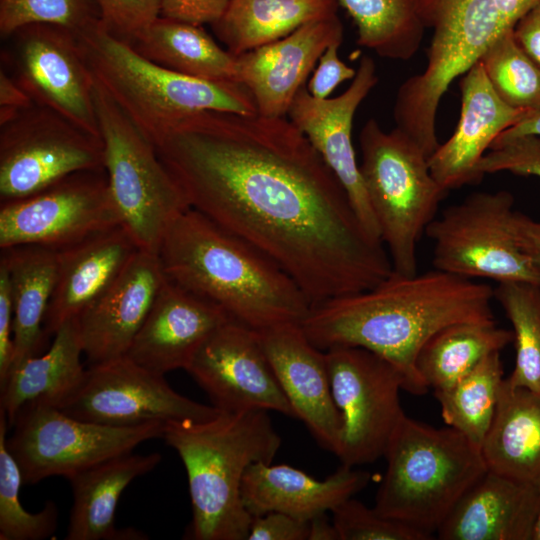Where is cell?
Segmentation results:
<instances>
[{
	"mask_svg": "<svg viewBox=\"0 0 540 540\" xmlns=\"http://www.w3.org/2000/svg\"><path fill=\"white\" fill-rule=\"evenodd\" d=\"M149 61L205 80L236 81V56L199 25L159 16L131 45Z\"/></svg>",
	"mask_w": 540,
	"mask_h": 540,
	"instance_id": "1f68e13d",
	"label": "cell"
},
{
	"mask_svg": "<svg viewBox=\"0 0 540 540\" xmlns=\"http://www.w3.org/2000/svg\"><path fill=\"white\" fill-rule=\"evenodd\" d=\"M377 82L376 64L370 56L364 55L355 77L342 94L315 98L304 85L295 95L287 115L341 182L367 233L381 241L352 143L355 112Z\"/></svg>",
	"mask_w": 540,
	"mask_h": 540,
	"instance_id": "ac0fdd59",
	"label": "cell"
},
{
	"mask_svg": "<svg viewBox=\"0 0 540 540\" xmlns=\"http://www.w3.org/2000/svg\"><path fill=\"white\" fill-rule=\"evenodd\" d=\"M77 38L94 80L151 142L199 112L258 114L243 84L195 78L155 64L110 34L100 20Z\"/></svg>",
	"mask_w": 540,
	"mask_h": 540,
	"instance_id": "5b68a950",
	"label": "cell"
},
{
	"mask_svg": "<svg viewBox=\"0 0 540 540\" xmlns=\"http://www.w3.org/2000/svg\"><path fill=\"white\" fill-rule=\"evenodd\" d=\"M522 135L540 136V109L528 111L518 122L502 132L496 140Z\"/></svg>",
	"mask_w": 540,
	"mask_h": 540,
	"instance_id": "f907efd6",
	"label": "cell"
},
{
	"mask_svg": "<svg viewBox=\"0 0 540 540\" xmlns=\"http://www.w3.org/2000/svg\"><path fill=\"white\" fill-rule=\"evenodd\" d=\"M158 255L170 281L255 331L301 324L311 309L275 261L191 207L170 224Z\"/></svg>",
	"mask_w": 540,
	"mask_h": 540,
	"instance_id": "3957f363",
	"label": "cell"
},
{
	"mask_svg": "<svg viewBox=\"0 0 540 540\" xmlns=\"http://www.w3.org/2000/svg\"><path fill=\"white\" fill-rule=\"evenodd\" d=\"M103 27L132 45L160 16V0H95Z\"/></svg>",
	"mask_w": 540,
	"mask_h": 540,
	"instance_id": "b9f144b4",
	"label": "cell"
},
{
	"mask_svg": "<svg viewBox=\"0 0 540 540\" xmlns=\"http://www.w3.org/2000/svg\"><path fill=\"white\" fill-rule=\"evenodd\" d=\"M7 417L0 409V540H42L54 534L58 509L49 500L36 513L26 511L19 499L22 474L7 446Z\"/></svg>",
	"mask_w": 540,
	"mask_h": 540,
	"instance_id": "8d00e7d4",
	"label": "cell"
},
{
	"mask_svg": "<svg viewBox=\"0 0 540 540\" xmlns=\"http://www.w3.org/2000/svg\"><path fill=\"white\" fill-rule=\"evenodd\" d=\"M461 109L452 136L428 158L431 174L447 192L479 182L477 167L497 137L529 110L503 102L477 61L460 82Z\"/></svg>",
	"mask_w": 540,
	"mask_h": 540,
	"instance_id": "603a6c76",
	"label": "cell"
},
{
	"mask_svg": "<svg viewBox=\"0 0 540 540\" xmlns=\"http://www.w3.org/2000/svg\"><path fill=\"white\" fill-rule=\"evenodd\" d=\"M531 540H540V509L533 525Z\"/></svg>",
	"mask_w": 540,
	"mask_h": 540,
	"instance_id": "f5cc1de1",
	"label": "cell"
},
{
	"mask_svg": "<svg viewBox=\"0 0 540 540\" xmlns=\"http://www.w3.org/2000/svg\"><path fill=\"white\" fill-rule=\"evenodd\" d=\"M513 195L476 192L446 208L425 233L435 269L468 279L540 286V270L519 247L512 228Z\"/></svg>",
	"mask_w": 540,
	"mask_h": 540,
	"instance_id": "8fae6325",
	"label": "cell"
},
{
	"mask_svg": "<svg viewBox=\"0 0 540 540\" xmlns=\"http://www.w3.org/2000/svg\"><path fill=\"white\" fill-rule=\"evenodd\" d=\"M165 423L110 426L83 421L58 407L31 401L21 407L10 426L7 446L23 484L51 476H71L103 461L131 453L139 444L162 438Z\"/></svg>",
	"mask_w": 540,
	"mask_h": 540,
	"instance_id": "30bf717a",
	"label": "cell"
},
{
	"mask_svg": "<svg viewBox=\"0 0 540 540\" xmlns=\"http://www.w3.org/2000/svg\"><path fill=\"white\" fill-rule=\"evenodd\" d=\"M500 352L483 359L448 389L436 391L444 422L481 449L504 381Z\"/></svg>",
	"mask_w": 540,
	"mask_h": 540,
	"instance_id": "e575fe53",
	"label": "cell"
},
{
	"mask_svg": "<svg viewBox=\"0 0 540 540\" xmlns=\"http://www.w3.org/2000/svg\"><path fill=\"white\" fill-rule=\"evenodd\" d=\"M0 262L7 268L14 301L11 371L27 358L41 354L46 344L44 319L57 280L58 250L12 246L1 249Z\"/></svg>",
	"mask_w": 540,
	"mask_h": 540,
	"instance_id": "f1b7e54d",
	"label": "cell"
},
{
	"mask_svg": "<svg viewBox=\"0 0 540 540\" xmlns=\"http://www.w3.org/2000/svg\"><path fill=\"white\" fill-rule=\"evenodd\" d=\"M384 457L386 471L374 508L431 538L469 489L487 472L481 449L448 426L404 416Z\"/></svg>",
	"mask_w": 540,
	"mask_h": 540,
	"instance_id": "8992f818",
	"label": "cell"
},
{
	"mask_svg": "<svg viewBox=\"0 0 540 540\" xmlns=\"http://www.w3.org/2000/svg\"><path fill=\"white\" fill-rule=\"evenodd\" d=\"M340 540H427L414 527L386 517L352 497L332 511Z\"/></svg>",
	"mask_w": 540,
	"mask_h": 540,
	"instance_id": "ab89813d",
	"label": "cell"
},
{
	"mask_svg": "<svg viewBox=\"0 0 540 540\" xmlns=\"http://www.w3.org/2000/svg\"><path fill=\"white\" fill-rule=\"evenodd\" d=\"M540 489L487 470L437 530L442 540H531Z\"/></svg>",
	"mask_w": 540,
	"mask_h": 540,
	"instance_id": "484cf974",
	"label": "cell"
},
{
	"mask_svg": "<svg viewBox=\"0 0 540 540\" xmlns=\"http://www.w3.org/2000/svg\"><path fill=\"white\" fill-rule=\"evenodd\" d=\"M121 225L106 171H79L30 196L1 202L0 248L61 250Z\"/></svg>",
	"mask_w": 540,
	"mask_h": 540,
	"instance_id": "5bb4252c",
	"label": "cell"
},
{
	"mask_svg": "<svg viewBox=\"0 0 540 540\" xmlns=\"http://www.w3.org/2000/svg\"><path fill=\"white\" fill-rule=\"evenodd\" d=\"M357 28V44L391 60H410L426 26L418 0H337Z\"/></svg>",
	"mask_w": 540,
	"mask_h": 540,
	"instance_id": "836d02e7",
	"label": "cell"
},
{
	"mask_svg": "<svg viewBox=\"0 0 540 540\" xmlns=\"http://www.w3.org/2000/svg\"><path fill=\"white\" fill-rule=\"evenodd\" d=\"M340 46L332 44L320 56L318 65L306 84L313 97L328 98L339 84L355 77L356 70L347 66L338 56Z\"/></svg>",
	"mask_w": 540,
	"mask_h": 540,
	"instance_id": "7bdbcfd3",
	"label": "cell"
},
{
	"mask_svg": "<svg viewBox=\"0 0 540 540\" xmlns=\"http://www.w3.org/2000/svg\"><path fill=\"white\" fill-rule=\"evenodd\" d=\"M56 407L83 421L120 427L202 422L221 412L179 394L164 375L127 355L90 365L79 386Z\"/></svg>",
	"mask_w": 540,
	"mask_h": 540,
	"instance_id": "9a60e30c",
	"label": "cell"
},
{
	"mask_svg": "<svg viewBox=\"0 0 540 540\" xmlns=\"http://www.w3.org/2000/svg\"><path fill=\"white\" fill-rule=\"evenodd\" d=\"M186 371L221 412L264 410L294 417L257 331L234 319L210 335Z\"/></svg>",
	"mask_w": 540,
	"mask_h": 540,
	"instance_id": "e0dca14e",
	"label": "cell"
},
{
	"mask_svg": "<svg viewBox=\"0 0 540 540\" xmlns=\"http://www.w3.org/2000/svg\"><path fill=\"white\" fill-rule=\"evenodd\" d=\"M481 453L487 470L540 489V393L504 379Z\"/></svg>",
	"mask_w": 540,
	"mask_h": 540,
	"instance_id": "83f0119b",
	"label": "cell"
},
{
	"mask_svg": "<svg viewBox=\"0 0 540 540\" xmlns=\"http://www.w3.org/2000/svg\"><path fill=\"white\" fill-rule=\"evenodd\" d=\"M343 32L337 14L309 22L284 38L237 55V82L251 93L258 114L285 117L323 52L332 44H342Z\"/></svg>",
	"mask_w": 540,
	"mask_h": 540,
	"instance_id": "ffe728a7",
	"label": "cell"
},
{
	"mask_svg": "<svg viewBox=\"0 0 540 540\" xmlns=\"http://www.w3.org/2000/svg\"><path fill=\"white\" fill-rule=\"evenodd\" d=\"M511 342L513 332L498 327L495 321L451 324L423 345L416 367L428 389L445 390Z\"/></svg>",
	"mask_w": 540,
	"mask_h": 540,
	"instance_id": "d6a6232c",
	"label": "cell"
},
{
	"mask_svg": "<svg viewBox=\"0 0 540 540\" xmlns=\"http://www.w3.org/2000/svg\"><path fill=\"white\" fill-rule=\"evenodd\" d=\"M166 280L158 253L139 249L113 284L77 317L90 365L127 354Z\"/></svg>",
	"mask_w": 540,
	"mask_h": 540,
	"instance_id": "44dd1931",
	"label": "cell"
},
{
	"mask_svg": "<svg viewBox=\"0 0 540 540\" xmlns=\"http://www.w3.org/2000/svg\"><path fill=\"white\" fill-rule=\"evenodd\" d=\"M494 299L513 327L515 366L505 380L512 387L540 393V286L524 282L498 283Z\"/></svg>",
	"mask_w": 540,
	"mask_h": 540,
	"instance_id": "d590c367",
	"label": "cell"
},
{
	"mask_svg": "<svg viewBox=\"0 0 540 540\" xmlns=\"http://www.w3.org/2000/svg\"><path fill=\"white\" fill-rule=\"evenodd\" d=\"M337 0H230L212 29L237 56L284 38L299 27L338 14Z\"/></svg>",
	"mask_w": 540,
	"mask_h": 540,
	"instance_id": "4dcf8cb0",
	"label": "cell"
},
{
	"mask_svg": "<svg viewBox=\"0 0 540 540\" xmlns=\"http://www.w3.org/2000/svg\"><path fill=\"white\" fill-rule=\"evenodd\" d=\"M361 177L393 271L418 272L417 246L448 193L431 174L428 156L400 129L374 118L359 134Z\"/></svg>",
	"mask_w": 540,
	"mask_h": 540,
	"instance_id": "52a82bcc",
	"label": "cell"
},
{
	"mask_svg": "<svg viewBox=\"0 0 540 540\" xmlns=\"http://www.w3.org/2000/svg\"><path fill=\"white\" fill-rule=\"evenodd\" d=\"M479 61L503 102L522 110L540 109V67L519 46L513 30L496 40Z\"/></svg>",
	"mask_w": 540,
	"mask_h": 540,
	"instance_id": "74e56055",
	"label": "cell"
},
{
	"mask_svg": "<svg viewBox=\"0 0 540 540\" xmlns=\"http://www.w3.org/2000/svg\"><path fill=\"white\" fill-rule=\"evenodd\" d=\"M370 479L369 472L343 464L326 479L318 480L286 464L258 462L244 474L241 497L252 516L281 512L309 521L353 497Z\"/></svg>",
	"mask_w": 540,
	"mask_h": 540,
	"instance_id": "d4e9b609",
	"label": "cell"
},
{
	"mask_svg": "<svg viewBox=\"0 0 540 540\" xmlns=\"http://www.w3.org/2000/svg\"><path fill=\"white\" fill-rule=\"evenodd\" d=\"M512 228L519 247L540 270V222L515 211Z\"/></svg>",
	"mask_w": 540,
	"mask_h": 540,
	"instance_id": "c3c4849f",
	"label": "cell"
},
{
	"mask_svg": "<svg viewBox=\"0 0 540 540\" xmlns=\"http://www.w3.org/2000/svg\"><path fill=\"white\" fill-rule=\"evenodd\" d=\"M309 521L281 512L253 516L247 540H308Z\"/></svg>",
	"mask_w": 540,
	"mask_h": 540,
	"instance_id": "ee69618b",
	"label": "cell"
},
{
	"mask_svg": "<svg viewBox=\"0 0 540 540\" xmlns=\"http://www.w3.org/2000/svg\"><path fill=\"white\" fill-rule=\"evenodd\" d=\"M257 334L294 417L322 448L337 456L343 421L332 396L325 351L309 341L301 324H284Z\"/></svg>",
	"mask_w": 540,
	"mask_h": 540,
	"instance_id": "d6986e66",
	"label": "cell"
},
{
	"mask_svg": "<svg viewBox=\"0 0 540 540\" xmlns=\"http://www.w3.org/2000/svg\"><path fill=\"white\" fill-rule=\"evenodd\" d=\"M539 0H418L432 39L425 69L406 79L396 101L411 119L432 124L451 83L466 73Z\"/></svg>",
	"mask_w": 540,
	"mask_h": 540,
	"instance_id": "ba28073f",
	"label": "cell"
},
{
	"mask_svg": "<svg viewBox=\"0 0 540 540\" xmlns=\"http://www.w3.org/2000/svg\"><path fill=\"white\" fill-rule=\"evenodd\" d=\"M181 458L189 485L194 540H247L253 516L241 485L253 463L271 464L281 437L268 411L220 412L207 421L170 422L162 437Z\"/></svg>",
	"mask_w": 540,
	"mask_h": 540,
	"instance_id": "277c9868",
	"label": "cell"
},
{
	"mask_svg": "<svg viewBox=\"0 0 540 540\" xmlns=\"http://www.w3.org/2000/svg\"><path fill=\"white\" fill-rule=\"evenodd\" d=\"M308 540H340L338 532L326 513L309 520Z\"/></svg>",
	"mask_w": 540,
	"mask_h": 540,
	"instance_id": "816d5d0a",
	"label": "cell"
},
{
	"mask_svg": "<svg viewBox=\"0 0 540 540\" xmlns=\"http://www.w3.org/2000/svg\"><path fill=\"white\" fill-rule=\"evenodd\" d=\"M230 319L219 305L167 278L126 355L161 375L186 370L202 344Z\"/></svg>",
	"mask_w": 540,
	"mask_h": 540,
	"instance_id": "7402d4cb",
	"label": "cell"
},
{
	"mask_svg": "<svg viewBox=\"0 0 540 540\" xmlns=\"http://www.w3.org/2000/svg\"><path fill=\"white\" fill-rule=\"evenodd\" d=\"M513 34L519 46L540 67V0L519 19Z\"/></svg>",
	"mask_w": 540,
	"mask_h": 540,
	"instance_id": "7dc6e473",
	"label": "cell"
},
{
	"mask_svg": "<svg viewBox=\"0 0 540 540\" xmlns=\"http://www.w3.org/2000/svg\"><path fill=\"white\" fill-rule=\"evenodd\" d=\"M138 250L123 225L58 250L57 280L44 319L46 334L53 335L95 302Z\"/></svg>",
	"mask_w": 540,
	"mask_h": 540,
	"instance_id": "cb8c5ba5",
	"label": "cell"
},
{
	"mask_svg": "<svg viewBox=\"0 0 540 540\" xmlns=\"http://www.w3.org/2000/svg\"><path fill=\"white\" fill-rule=\"evenodd\" d=\"M478 175L510 172L540 178V136L495 140L477 167Z\"/></svg>",
	"mask_w": 540,
	"mask_h": 540,
	"instance_id": "60d3db41",
	"label": "cell"
},
{
	"mask_svg": "<svg viewBox=\"0 0 540 540\" xmlns=\"http://www.w3.org/2000/svg\"><path fill=\"white\" fill-rule=\"evenodd\" d=\"M47 351L14 367L0 386V409L9 427L23 405L43 401L58 406L81 383L86 369L77 318L64 322L52 335Z\"/></svg>",
	"mask_w": 540,
	"mask_h": 540,
	"instance_id": "f546056e",
	"label": "cell"
},
{
	"mask_svg": "<svg viewBox=\"0 0 540 540\" xmlns=\"http://www.w3.org/2000/svg\"><path fill=\"white\" fill-rule=\"evenodd\" d=\"M14 301L9 274L0 262V386L4 384L11 368L14 345Z\"/></svg>",
	"mask_w": 540,
	"mask_h": 540,
	"instance_id": "bcb514c9",
	"label": "cell"
},
{
	"mask_svg": "<svg viewBox=\"0 0 540 540\" xmlns=\"http://www.w3.org/2000/svg\"><path fill=\"white\" fill-rule=\"evenodd\" d=\"M332 396L343 431L337 457L343 465L369 464L384 456L405 413L401 373L377 354L360 347L325 350Z\"/></svg>",
	"mask_w": 540,
	"mask_h": 540,
	"instance_id": "7c38bea8",
	"label": "cell"
},
{
	"mask_svg": "<svg viewBox=\"0 0 540 540\" xmlns=\"http://www.w3.org/2000/svg\"><path fill=\"white\" fill-rule=\"evenodd\" d=\"M230 0H160V16L193 25H212Z\"/></svg>",
	"mask_w": 540,
	"mask_h": 540,
	"instance_id": "f6af8a7d",
	"label": "cell"
},
{
	"mask_svg": "<svg viewBox=\"0 0 540 540\" xmlns=\"http://www.w3.org/2000/svg\"><path fill=\"white\" fill-rule=\"evenodd\" d=\"M32 105H34V102L29 94L4 67H1L0 106L23 110Z\"/></svg>",
	"mask_w": 540,
	"mask_h": 540,
	"instance_id": "681fc988",
	"label": "cell"
},
{
	"mask_svg": "<svg viewBox=\"0 0 540 540\" xmlns=\"http://www.w3.org/2000/svg\"><path fill=\"white\" fill-rule=\"evenodd\" d=\"M152 143L190 207L275 261L311 307L392 274L385 246L289 119L204 111Z\"/></svg>",
	"mask_w": 540,
	"mask_h": 540,
	"instance_id": "6da1fadb",
	"label": "cell"
},
{
	"mask_svg": "<svg viewBox=\"0 0 540 540\" xmlns=\"http://www.w3.org/2000/svg\"><path fill=\"white\" fill-rule=\"evenodd\" d=\"M494 289L438 269L396 272L375 287L312 306L301 323L309 341L325 351L348 346L369 350L392 364L404 390L421 395L417 356L438 331L460 322H492Z\"/></svg>",
	"mask_w": 540,
	"mask_h": 540,
	"instance_id": "7a4b0ae2",
	"label": "cell"
},
{
	"mask_svg": "<svg viewBox=\"0 0 540 540\" xmlns=\"http://www.w3.org/2000/svg\"><path fill=\"white\" fill-rule=\"evenodd\" d=\"M99 20L95 0H0V34L4 39L33 23L62 26L77 35Z\"/></svg>",
	"mask_w": 540,
	"mask_h": 540,
	"instance_id": "f35d334b",
	"label": "cell"
},
{
	"mask_svg": "<svg viewBox=\"0 0 540 540\" xmlns=\"http://www.w3.org/2000/svg\"><path fill=\"white\" fill-rule=\"evenodd\" d=\"M162 456L127 453L103 461L68 478L73 493L66 540H146L134 528L117 529L119 498L137 477L156 468Z\"/></svg>",
	"mask_w": 540,
	"mask_h": 540,
	"instance_id": "4316f807",
	"label": "cell"
},
{
	"mask_svg": "<svg viewBox=\"0 0 540 540\" xmlns=\"http://www.w3.org/2000/svg\"><path fill=\"white\" fill-rule=\"evenodd\" d=\"M6 39L11 42L10 74L34 104L100 136L93 97L95 82L77 35L62 26L33 23Z\"/></svg>",
	"mask_w": 540,
	"mask_h": 540,
	"instance_id": "2e32d148",
	"label": "cell"
},
{
	"mask_svg": "<svg viewBox=\"0 0 540 540\" xmlns=\"http://www.w3.org/2000/svg\"><path fill=\"white\" fill-rule=\"evenodd\" d=\"M105 170L101 136L39 106L0 126V200L30 196L79 171Z\"/></svg>",
	"mask_w": 540,
	"mask_h": 540,
	"instance_id": "4fadbf2b",
	"label": "cell"
},
{
	"mask_svg": "<svg viewBox=\"0 0 540 540\" xmlns=\"http://www.w3.org/2000/svg\"><path fill=\"white\" fill-rule=\"evenodd\" d=\"M108 186L139 249L158 253L170 224L190 205L153 143L94 80Z\"/></svg>",
	"mask_w": 540,
	"mask_h": 540,
	"instance_id": "9c48e42d",
	"label": "cell"
}]
</instances>
